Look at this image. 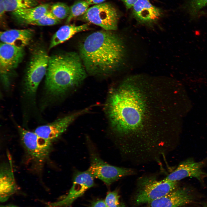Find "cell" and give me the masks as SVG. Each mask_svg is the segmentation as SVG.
I'll list each match as a JSON object with an SVG mask.
<instances>
[{
  "label": "cell",
  "instance_id": "cell-21",
  "mask_svg": "<svg viewBox=\"0 0 207 207\" xmlns=\"http://www.w3.org/2000/svg\"><path fill=\"white\" fill-rule=\"evenodd\" d=\"M89 5L86 0H79L75 2L70 7V13L66 23L68 24L73 18L84 14Z\"/></svg>",
  "mask_w": 207,
  "mask_h": 207
},
{
  "label": "cell",
  "instance_id": "cell-1",
  "mask_svg": "<svg viewBox=\"0 0 207 207\" xmlns=\"http://www.w3.org/2000/svg\"><path fill=\"white\" fill-rule=\"evenodd\" d=\"M130 77L112 89L106 106L110 127L124 154L144 156L163 149L167 129L157 122L163 113L162 96L152 83Z\"/></svg>",
  "mask_w": 207,
  "mask_h": 207
},
{
  "label": "cell",
  "instance_id": "cell-20",
  "mask_svg": "<svg viewBox=\"0 0 207 207\" xmlns=\"http://www.w3.org/2000/svg\"><path fill=\"white\" fill-rule=\"evenodd\" d=\"M207 6V0H188L183 7L191 17L195 18L200 11Z\"/></svg>",
  "mask_w": 207,
  "mask_h": 207
},
{
  "label": "cell",
  "instance_id": "cell-6",
  "mask_svg": "<svg viewBox=\"0 0 207 207\" xmlns=\"http://www.w3.org/2000/svg\"><path fill=\"white\" fill-rule=\"evenodd\" d=\"M49 58L43 48H37L33 52L25 80V89L29 95L35 94L41 80L46 75Z\"/></svg>",
  "mask_w": 207,
  "mask_h": 207
},
{
  "label": "cell",
  "instance_id": "cell-30",
  "mask_svg": "<svg viewBox=\"0 0 207 207\" xmlns=\"http://www.w3.org/2000/svg\"><path fill=\"white\" fill-rule=\"evenodd\" d=\"M204 207H207V205L205 206Z\"/></svg>",
  "mask_w": 207,
  "mask_h": 207
},
{
  "label": "cell",
  "instance_id": "cell-12",
  "mask_svg": "<svg viewBox=\"0 0 207 207\" xmlns=\"http://www.w3.org/2000/svg\"><path fill=\"white\" fill-rule=\"evenodd\" d=\"M206 160L195 162L191 158L181 162L176 169L164 179L172 181H178L187 177L195 178L201 183L204 182L207 173L202 170Z\"/></svg>",
  "mask_w": 207,
  "mask_h": 207
},
{
  "label": "cell",
  "instance_id": "cell-26",
  "mask_svg": "<svg viewBox=\"0 0 207 207\" xmlns=\"http://www.w3.org/2000/svg\"><path fill=\"white\" fill-rule=\"evenodd\" d=\"M138 0H122L126 8L129 9L132 7Z\"/></svg>",
  "mask_w": 207,
  "mask_h": 207
},
{
  "label": "cell",
  "instance_id": "cell-19",
  "mask_svg": "<svg viewBox=\"0 0 207 207\" xmlns=\"http://www.w3.org/2000/svg\"><path fill=\"white\" fill-rule=\"evenodd\" d=\"M41 0H4L6 12H11L24 8L37 6Z\"/></svg>",
  "mask_w": 207,
  "mask_h": 207
},
{
  "label": "cell",
  "instance_id": "cell-31",
  "mask_svg": "<svg viewBox=\"0 0 207 207\" xmlns=\"http://www.w3.org/2000/svg\"><path fill=\"white\" fill-rule=\"evenodd\" d=\"M147 207V206H146V207Z\"/></svg>",
  "mask_w": 207,
  "mask_h": 207
},
{
  "label": "cell",
  "instance_id": "cell-13",
  "mask_svg": "<svg viewBox=\"0 0 207 207\" xmlns=\"http://www.w3.org/2000/svg\"><path fill=\"white\" fill-rule=\"evenodd\" d=\"M193 196L186 187L177 188L162 197L147 204L148 207H180L191 203Z\"/></svg>",
  "mask_w": 207,
  "mask_h": 207
},
{
  "label": "cell",
  "instance_id": "cell-28",
  "mask_svg": "<svg viewBox=\"0 0 207 207\" xmlns=\"http://www.w3.org/2000/svg\"><path fill=\"white\" fill-rule=\"evenodd\" d=\"M1 207H19L16 206L12 205H7L5 206H1Z\"/></svg>",
  "mask_w": 207,
  "mask_h": 207
},
{
  "label": "cell",
  "instance_id": "cell-22",
  "mask_svg": "<svg viewBox=\"0 0 207 207\" xmlns=\"http://www.w3.org/2000/svg\"><path fill=\"white\" fill-rule=\"evenodd\" d=\"M50 10L56 18L61 20L68 17L70 7L64 3L57 2L51 5Z\"/></svg>",
  "mask_w": 207,
  "mask_h": 207
},
{
  "label": "cell",
  "instance_id": "cell-10",
  "mask_svg": "<svg viewBox=\"0 0 207 207\" xmlns=\"http://www.w3.org/2000/svg\"><path fill=\"white\" fill-rule=\"evenodd\" d=\"M93 106L74 112L50 123L39 126L34 132L40 137L52 142L60 136L77 118L87 113Z\"/></svg>",
  "mask_w": 207,
  "mask_h": 207
},
{
  "label": "cell",
  "instance_id": "cell-4",
  "mask_svg": "<svg viewBox=\"0 0 207 207\" xmlns=\"http://www.w3.org/2000/svg\"><path fill=\"white\" fill-rule=\"evenodd\" d=\"M177 186L178 181L164 179L159 180L154 175L143 176L138 179L136 202L138 204H148L175 190Z\"/></svg>",
  "mask_w": 207,
  "mask_h": 207
},
{
  "label": "cell",
  "instance_id": "cell-16",
  "mask_svg": "<svg viewBox=\"0 0 207 207\" xmlns=\"http://www.w3.org/2000/svg\"><path fill=\"white\" fill-rule=\"evenodd\" d=\"M51 4L45 3L34 7L19 9L11 12L13 18L18 23L30 25L50 10Z\"/></svg>",
  "mask_w": 207,
  "mask_h": 207
},
{
  "label": "cell",
  "instance_id": "cell-17",
  "mask_svg": "<svg viewBox=\"0 0 207 207\" xmlns=\"http://www.w3.org/2000/svg\"><path fill=\"white\" fill-rule=\"evenodd\" d=\"M33 34L30 29H13L0 32L1 42L24 48L31 40Z\"/></svg>",
  "mask_w": 207,
  "mask_h": 207
},
{
  "label": "cell",
  "instance_id": "cell-8",
  "mask_svg": "<svg viewBox=\"0 0 207 207\" xmlns=\"http://www.w3.org/2000/svg\"><path fill=\"white\" fill-rule=\"evenodd\" d=\"M82 16L84 20L104 30L114 31L117 28L118 13L115 7L109 3L95 5L89 8Z\"/></svg>",
  "mask_w": 207,
  "mask_h": 207
},
{
  "label": "cell",
  "instance_id": "cell-7",
  "mask_svg": "<svg viewBox=\"0 0 207 207\" xmlns=\"http://www.w3.org/2000/svg\"><path fill=\"white\" fill-rule=\"evenodd\" d=\"M21 143L28 155L38 164L44 163L48 158L52 142L38 136L34 132L18 126Z\"/></svg>",
  "mask_w": 207,
  "mask_h": 207
},
{
  "label": "cell",
  "instance_id": "cell-24",
  "mask_svg": "<svg viewBox=\"0 0 207 207\" xmlns=\"http://www.w3.org/2000/svg\"><path fill=\"white\" fill-rule=\"evenodd\" d=\"M118 191L114 190L108 193L104 201L108 207H118L120 205Z\"/></svg>",
  "mask_w": 207,
  "mask_h": 207
},
{
  "label": "cell",
  "instance_id": "cell-23",
  "mask_svg": "<svg viewBox=\"0 0 207 207\" xmlns=\"http://www.w3.org/2000/svg\"><path fill=\"white\" fill-rule=\"evenodd\" d=\"M61 20L56 18L49 10L37 20L30 25L39 26H49L60 23Z\"/></svg>",
  "mask_w": 207,
  "mask_h": 207
},
{
  "label": "cell",
  "instance_id": "cell-11",
  "mask_svg": "<svg viewBox=\"0 0 207 207\" xmlns=\"http://www.w3.org/2000/svg\"><path fill=\"white\" fill-rule=\"evenodd\" d=\"M0 70L3 81L8 84V75L18 66L24 55L23 48L1 42Z\"/></svg>",
  "mask_w": 207,
  "mask_h": 207
},
{
  "label": "cell",
  "instance_id": "cell-9",
  "mask_svg": "<svg viewBox=\"0 0 207 207\" xmlns=\"http://www.w3.org/2000/svg\"><path fill=\"white\" fill-rule=\"evenodd\" d=\"M94 177L88 170L74 173L72 186L67 195L62 199L48 203L47 207H67L82 195L89 189L94 186Z\"/></svg>",
  "mask_w": 207,
  "mask_h": 207
},
{
  "label": "cell",
  "instance_id": "cell-15",
  "mask_svg": "<svg viewBox=\"0 0 207 207\" xmlns=\"http://www.w3.org/2000/svg\"><path fill=\"white\" fill-rule=\"evenodd\" d=\"M10 163H3L0 166V200L2 202L7 201L17 189L12 166Z\"/></svg>",
  "mask_w": 207,
  "mask_h": 207
},
{
  "label": "cell",
  "instance_id": "cell-18",
  "mask_svg": "<svg viewBox=\"0 0 207 207\" xmlns=\"http://www.w3.org/2000/svg\"><path fill=\"white\" fill-rule=\"evenodd\" d=\"M89 25V24L87 23L79 26L73 24L62 26L53 36L49 49L64 42L78 32L88 30Z\"/></svg>",
  "mask_w": 207,
  "mask_h": 207
},
{
  "label": "cell",
  "instance_id": "cell-25",
  "mask_svg": "<svg viewBox=\"0 0 207 207\" xmlns=\"http://www.w3.org/2000/svg\"><path fill=\"white\" fill-rule=\"evenodd\" d=\"M90 207H108L104 201L100 200L92 203Z\"/></svg>",
  "mask_w": 207,
  "mask_h": 207
},
{
  "label": "cell",
  "instance_id": "cell-14",
  "mask_svg": "<svg viewBox=\"0 0 207 207\" xmlns=\"http://www.w3.org/2000/svg\"><path fill=\"white\" fill-rule=\"evenodd\" d=\"M134 17L139 23L152 26L161 17L162 12L150 0H138L132 7Z\"/></svg>",
  "mask_w": 207,
  "mask_h": 207
},
{
  "label": "cell",
  "instance_id": "cell-29",
  "mask_svg": "<svg viewBox=\"0 0 207 207\" xmlns=\"http://www.w3.org/2000/svg\"><path fill=\"white\" fill-rule=\"evenodd\" d=\"M118 207H126V206L124 205L121 204Z\"/></svg>",
  "mask_w": 207,
  "mask_h": 207
},
{
  "label": "cell",
  "instance_id": "cell-5",
  "mask_svg": "<svg viewBox=\"0 0 207 207\" xmlns=\"http://www.w3.org/2000/svg\"><path fill=\"white\" fill-rule=\"evenodd\" d=\"M90 151V164L87 170L94 178L109 186L122 177L133 175L135 171L129 168L111 165L103 161L92 148Z\"/></svg>",
  "mask_w": 207,
  "mask_h": 207
},
{
  "label": "cell",
  "instance_id": "cell-3",
  "mask_svg": "<svg viewBox=\"0 0 207 207\" xmlns=\"http://www.w3.org/2000/svg\"><path fill=\"white\" fill-rule=\"evenodd\" d=\"M87 71L79 54L74 52L50 57L46 74L48 93L56 96L76 87L86 78Z\"/></svg>",
  "mask_w": 207,
  "mask_h": 207
},
{
  "label": "cell",
  "instance_id": "cell-2",
  "mask_svg": "<svg viewBox=\"0 0 207 207\" xmlns=\"http://www.w3.org/2000/svg\"><path fill=\"white\" fill-rule=\"evenodd\" d=\"M113 31L103 30L94 32L80 45L79 54L90 74L108 75L121 66L125 47L122 39Z\"/></svg>",
  "mask_w": 207,
  "mask_h": 207
},
{
  "label": "cell",
  "instance_id": "cell-27",
  "mask_svg": "<svg viewBox=\"0 0 207 207\" xmlns=\"http://www.w3.org/2000/svg\"><path fill=\"white\" fill-rule=\"evenodd\" d=\"M90 5H97L104 3L106 0H85Z\"/></svg>",
  "mask_w": 207,
  "mask_h": 207
}]
</instances>
